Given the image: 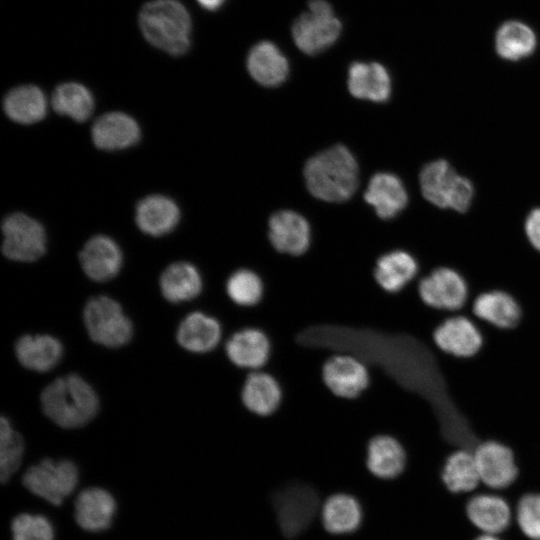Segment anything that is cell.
Masks as SVG:
<instances>
[{"label": "cell", "instance_id": "obj_1", "mask_svg": "<svg viewBox=\"0 0 540 540\" xmlns=\"http://www.w3.org/2000/svg\"><path fill=\"white\" fill-rule=\"evenodd\" d=\"M310 193L323 201L349 199L358 186V165L343 145H335L310 158L304 168Z\"/></svg>", "mask_w": 540, "mask_h": 540}, {"label": "cell", "instance_id": "obj_2", "mask_svg": "<svg viewBox=\"0 0 540 540\" xmlns=\"http://www.w3.org/2000/svg\"><path fill=\"white\" fill-rule=\"evenodd\" d=\"M45 415L62 428H80L90 422L99 409V399L92 388L77 374L52 381L41 393Z\"/></svg>", "mask_w": 540, "mask_h": 540}, {"label": "cell", "instance_id": "obj_3", "mask_svg": "<svg viewBox=\"0 0 540 540\" xmlns=\"http://www.w3.org/2000/svg\"><path fill=\"white\" fill-rule=\"evenodd\" d=\"M139 26L151 45L170 55H183L191 46V17L178 0L145 4L139 13Z\"/></svg>", "mask_w": 540, "mask_h": 540}, {"label": "cell", "instance_id": "obj_4", "mask_svg": "<svg viewBox=\"0 0 540 540\" xmlns=\"http://www.w3.org/2000/svg\"><path fill=\"white\" fill-rule=\"evenodd\" d=\"M419 179L424 198L433 205L457 212H465L470 207L473 185L447 161L439 159L425 165Z\"/></svg>", "mask_w": 540, "mask_h": 540}, {"label": "cell", "instance_id": "obj_5", "mask_svg": "<svg viewBox=\"0 0 540 540\" xmlns=\"http://www.w3.org/2000/svg\"><path fill=\"white\" fill-rule=\"evenodd\" d=\"M79 469L69 459L45 458L26 469L22 485L31 494L60 506L77 488Z\"/></svg>", "mask_w": 540, "mask_h": 540}, {"label": "cell", "instance_id": "obj_6", "mask_svg": "<svg viewBox=\"0 0 540 540\" xmlns=\"http://www.w3.org/2000/svg\"><path fill=\"white\" fill-rule=\"evenodd\" d=\"M416 289L427 307L447 314L463 312L471 300L467 280L450 266H439L420 276Z\"/></svg>", "mask_w": 540, "mask_h": 540}, {"label": "cell", "instance_id": "obj_7", "mask_svg": "<svg viewBox=\"0 0 540 540\" xmlns=\"http://www.w3.org/2000/svg\"><path fill=\"white\" fill-rule=\"evenodd\" d=\"M342 23L326 0H310L307 11L293 23L291 32L296 46L315 55L333 45L340 37Z\"/></svg>", "mask_w": 540, "mask_h": 540}, {"label": "cell", "instance_id": "obj_8", "mask_svg": "<svg viewBox=\"0 0 540 540\" xmlns=\"http://www.w3.org/2000/svg\"><path fill=\"white\" fill-rule=\"evenodd\" d=\"M83 319L90 338L102 346L120 347L132 338V322L121 305L108 296L90 298L84 307Z\"/></svg>", "mask_w": 540, "mask_h": 540}, {"label": "cell", "instance_id": "obj_9", "mask_svg": "<svg viewBox=\"0 0 540 540\" xmlns=\"http://www.w3.org/2000/svg\"><path fill=\"white\" fill-rule=\"evenodd\" d=\"M272 504L284 537L295 538L312 523L319 509V495L310 485L292 483L272 495Z\"/></svg>", "mask_w": 540, "mask_h": 540}, {"label": "cell", "instance_id": "obj_10", "mask_svg": "<svg viewBox=\"0 0 540 540\" xmlns=\"http://www.w3.org/2000/svg\"><path fill=\"white\" fill-rule=\"evenodd\" d=\"M433 343L443 354L468 359L480 352L484 335L472 316L463 312L452 313L447 314L434 329Z\"/></svg>", "mask_w": 540, "mask_h": 540}, {"label": "cell", "instance_id": "obj_11", "mask_svg": "<svg viewBox=\"0 0 540 540\" xmlns=\"http://www.w3.org/2000/svg\"><path fill=\"white\" fill-rule=\"evenodd\" d=\"M2 232V252L8 259L32 262L46 251L44 227L23 213L8 215L2 223Z\"/></svg>", "mask_w": 540, "mask_h": 540}, {"label": "cell", "instance_id": "obj_12", "mask_svg": "<svg viewBox=\"0 0 540 540\" xmlns=\"http://www.w3.org/2000/svg\"><path fill=\"white\" fill-rule=\"evenodd\" d=\"M322 380L334 396L352 400L369 387L370 371L359 357L349 353H336L324 362Z\"/></svg>", "mask_w": 540, "mask_h": 540}, {"label": "cell", "instance_id": "obj_13", "mask_svg": "<svg viewBox=\"0 0 540 540\" xmlns=\"http://www.w3.org/2000/svg\"><path fill=\"white\" fill-rule=\"evenodd\" d=\"M480 481L493 489L510 486L518 476L517 455L513 448L496 439L480 441L473 449Z\"/></svg>", "mask_w": 540, "mask_h": 540}, {"label": "cell", "instance_id": "obj_14", "mask_svg": "<svg viewBox=\"0 0 540 540\" xmlns=\"http://www.w3.org/2000/svg\"><path fill=\"white\" fill-rule=\"evenodd\" d=\"M222 349L231 364L251 372L266 368L272 354V343L264 330L248 326L226 336Z\"/></svg>", "mask_w": 540, "mask_h": 540}, {"label": "cell", "instance_id": "obj_15", "mask_svg": "<svg viewBox=\"0 0 540 540\" xmlns=\"http://www.w3.org/2000/svg\"><path fill=\"white\" fill-rule=\"evenodd\" d=\"M463 313L498 330H512L522 319V307L517 298L502 289L483 291L471 299Z\"/></svg>", "mask_w": 540, "mask_h": 540}, {"label": "cell", "instance_id": "obj_16", "mask_svg": "<svg viewBox=\"0 0 540 540\" xmlns=\"http://www.w3.org/2000/svg\"><path fill=\"white\" fill-rule=\"evenodd\" d=\"M268 240L276 253L294 258L301 257L311 246L310 225L297 212L278 211L269 220Z\"/></svg>", "mask_w": 540, "mask_h": 540}, {"label": "cell", "instance_id": "obj_17", "mask_svg": "<svg viewBox=\"0 0 540 540\" xmlns=\"http://www.w3.org/2000/svg\"><path fill=\"white\" fill-rule=\"evenodd\" d=\"M420 264L413 253L406 249L388 250L377 258L373 277L385 292L397 294L420 277Z\"/></svg>", "mask_w": 540, "mask_h": 540}, {"label": "cell", "instance_id": "obj_18", "mask_svg": "<svg viewBox=\"0 0 540 540\" xmlns=\"http://www.w3.org/2000/svg\"><path fill=\"white\" fill-rule=\"evenodd\" d=\"M116 511V499L103 487H86L74 500V520L87 532L98 533L109 529Z\"/></svg>", "mask_w": 540, "mask_h": 540}, {"label": "cell", "instance_id": "obj_19", "mask_svg": "<svg viewBox=\"0 0 540 540\" xmlns=\"http://www.w3.org/2000/svg\"><path fill=\"white\" fill-rule=\"evenodd\" d=\"M224 335V327L216 316L194 311L181 321L176 338L180 346L191 353L209 354L223 343Z\"/></svg>", "mask_w": 540, "mask_h": 540}, {"label": "cell", "instance_id": "obj_20", "mask_svg": "<svg viewBox=\"0 0 540 540\" xmlns=\"http://www.w3.org/2000/svg\"><path fill=\"white\" fill-rule=\"evenodd\" d=\"M241 402L250 413L269 417L276 413L283 401L279 380L266 369L248 372L241 388Z\"/></svg>", "mask_w": 540, "mask_h": 540}, {"label": "cell", "instance_id": "obj_21", "mask_svg": "<svg viewBox=\"0 0 540 540\" xmlns=\"http://www.w3.org/2000/svg\"><path fill=\"white\" fill-rule=\"evenodd\" d=\"M84 273L96 282L114 278L122 266V252L117 243L108 236L90 238L79 254Z\"/></svg>", "mask_w": 540, "mask_h": 540}, {"label": "cell", "instance_id": "obj_22", "mask_svg": "<svg viewBox=\"0 0 540 540\" xmlns=\"http://www.w3.org/2000/svg\"><path fill=\"white\" fill-rule=\"evenodd\" d=\"M407 456L404 444L390 434L374 435L365 448L367 469L374 476L385 480L396 478L404 471Z\"/></svg>", "mask_w": 540, "mask_h": 540}, {"label": "cell", "instance_id": "obj_23", "mask_svg": "<svg viewBox=\"0 0 540 540\" xmlns=\"http://www.w3.org/2000/svg\"><path fill=\"white\" fill-rule=\"evenodd\" d=\"M91 135L98 148L114 151L134 145L140 138V128L131 116L122 112H110L95 121Z\"/></svg>", "mask_w": 540, "mask_h": 540}, {"label": "cell", "instance_id": "obj_24", "mask_svg": "<svg viewBox=\"0 0 540 540\" xmlns=\"http://www.w3.org/2000/svg\"><path fill=\"white\" fill-rule=\"evenodd\" d=\"M364 199L380 218L387 220L406 207L408 194L400 178L392 173L379 172L371 178Z\"/></svg>", "mask_w": 540, "mask_h": 540}, {"label": "cell", "instance_id": "obj_25", "mask_svg": "<svg viewBox=\"0 0 540 540\" xmlns=\"http://www.w3.org/2000/svg\"><path fill=\"white\" fill-rule=\"evenodd\" d=\"M348 89L359 99L384 102L391 94L387 69L377 62H354L348 69Z\"/></svg>", "mask_w": 540, "mask_h": 540}, {"label": "cell", "instance_id": "obj_26", "mask_svg": "<svg viewBox=\"0 0 540 540\" xmlns=\"http://www.w3.org/2000/svg\"><path fill=\"white\" fill-rule=\"evenodd\" d=\"M247 69L251 77L266 87L282 84L289 73V63L281 50L270 41L255 44L247 56Z\"/></svg>", "mask_w": 540, "mask_h": 540}, {"label": "cell", "instance_id": "obj_27", "mask_svg": "<svg viewBox=\"0 0 540 540\" xmlns=\"http://www.w3.org/2000/svg\"><path fill=\"white\" fill-rule=\"evenodd\" d=\"M15 354L25 368L46 372L54 368L61 360L63 346L51 335H23L15 344Z\"/></svg>", "mask_w": 540, "mask_h": 540}, {"label": "cell", "instance_id": "obj_28", "mask_svg": "<svg viewBox=\"0 0 540 540\" xmlns=\"http://www.w3.org/2000/svg\"><path fill=\"white\" fill-rule=\"evenodd\" d=\"M180 218L177 204L163 195L143 198L136 207V223L141 231L151 236H162L172 231Z\"/></svg>", "mask_w": 540, "mask_h": 540}, {"label": "cell", "instance_id": "obj_29", "mask_svg": "<svg viewBox=\"0 0 540 540\" xmlns=\"http://www.w3.org/2000/svg\"><path fill=\"white\" fill-rule=\"evenodd\" d=\"M159 283L162 295L172 303L193 300L204 288V281L197 267L183 261L169 265L162 272Z\"/></svg>", "mask_w": 540, "mask_h": 540}, {"label": "cell", "instance_id": "obj_30", "mask_svg": "<svg viewBox=\"0 0 540 540\" xmlns=\"http://www.w3.org/2000/svg\"><path fill=\"white\" fill-rule=\"evenodd\" d=\"M466 515L470 522L485 534L495 535L510 525L511 510L502 497L479 494L466 504Z\"/></svg>", "mask_w": 540, "mask_h": 540}, {"label": "cell", "instance_id": "obj_31", "mask_svg": "<svg viewBox=\"0 0 540 540\" xmlns=\"http://www.w3.org/2000/svg\"><path fill=\"white\" fill-rule=\"evenodd\" d=\"M6 115L20 124H33L47 113V99L34 85H21L11 89L3 100Z\"/></svg>", "mask_w": 540, "mask_h": 540}, {"label": "cell", "instance_id": "obj_32", "mask_svg": "<svg viewBox=\"0 0 540 540\" xmlns=\"http://www.w3.org/2000/svg\"><path fill=\"white\" fill-rule=\"evenodd\" d=\"M322 522L325 530L331 534L353 533L362 522L361 505L349 494H334L322 506Z\"/></svg>", "mask_w": 540, "mask_h": 540}, {"label": "cell", "instance_id": "obj_33", "mask_svg": "<svg viewBox=\"0 0 540 540\" xmlns=\"http://www.w3.org/2000/svg\"><path fill=\"white\" fill-rule=\"evenodd\" d=\"M441 479L452 493H465L474 490L480 476L473 452L456 449L448 453L442 463Z\"/></svg>", "mask_w": 540, "mask_h": 540}, {"label": "cell", "instance_id": "obj_34", "mask_svg": "<svg viewBox=\"0 0 540 540\" xmlns=\"http://www.w3.org/2000/svg\"><path fill=\"white\" fill-rule=\"evenodd\" d=\"M537 45L533 30L519 21H508L497 31L495 47L503 59L517 61L531 55Z\"/></svg>", "mask_w": 540, "mask_h": 540}, {"label": "cell", "instance_id": "obj_35", "mask_svg": "<svg viewBox=\"0 0 540 540\" xmlns=\"http://www.w3.org/2000/svg\"><path fill=\"white\" fill-rule=\"evenodd\" d=\"M229 300L240 308L258 306L265 294V284L261 275L248 267H240L227 277L224 285Z\"/></svg>", "mask_w": 540, "mask_h": 540}, {"label": "cell", "instance_id": "obj_36", "mask_svg": "<svg viewBox=\"0 0 540 540\" xmlns=\"http://www.w3.org/2000/svg\"><path fill=\"white\" fill-rule=\"evenodd\" d=\"M53 109L77 122L87 120L94 109V98L82 84L68 82L58 85L51 97Z\"/></svg>", "mask_w": 540, "mask_h": 540}, {"label": "cell", "instance_id": "obj_37", "mask_svg": "<svg viewBox=\"0 0 540 540\" xmlns=\"http://www.w3.org/2000/svg\"><path fill=\"white\" fill-rule=\"evenodd\" d=\"M24 439L12 426L10 420L0 421V480L8 482L19 469L24 456Z\"/></svg>", "mask_w": 540, "mask_h": 540}, {"label": "cell", "instance_id": "obj_38", "mask_svg": "<svg viewBox=\"0 0 540 540\" xmlns=\"http://www.w3.org/2000/svg\"><path fill=\"white\" fill-rule=\"evenodd\" d=\"M12 540H55V529L44 515L22 512L10 523Z\"/></svg>", "mask_w": 540, "mask_h": 540}, {"label": "cell", "instance_id": "obj_39", "mask_svg": "<svg viewBox=\"0 0 540 540\" xmlns=\"http://www.w3.org/2000/svg\"><path fill=\"white\" fill-rule=\"evenodd\" d=\"M516 520L521 532L531 540H540V494L521 497L516 508Z\"/></svg>", "mask_w": 540, "mask_h": 540}, {"label": "cell", "instance_id": "obj_40", "mask_svg": "<svg viewBox=\"0 0 540 540\" xmlns=\"http://www.w3.org/2000/svg\"><path fill=\"white\" fill-rule=\"evenodd\" d=\"M524 232L530 247L540 254V208H535L528 214Z\"/></svg>", "mask_w": 540, "mask_h": 540}, {"label": "cell", "instance_id": "obj_41", "mask_svg": "<svg viewBox=\"0 0 540 540\" xmlns=\"http://www.w3.org/2000/svg\"><path fill=\"white\" fill-rule=\"evenodd\" d=\"M226 0H197L198 4L208 11L219 9Z\"/></svg>", "mask_w": 540, "mask_h": 540}, {"label": "cell", "instance_id": "obj_42", "mask_svg": "<svg viewBox=\"0 0 540 540\" xmlns=\"http://www.w3.org/2000/svg\"><path fill=\"white\" fill-rule=\"evenodd\" d=\"M474 540H500V539L495 537L494 535H491V534H484V535H481V536L477 537Z\"/></svg>", "mask_w": 540, "mask_h": 540}]
</instances>
